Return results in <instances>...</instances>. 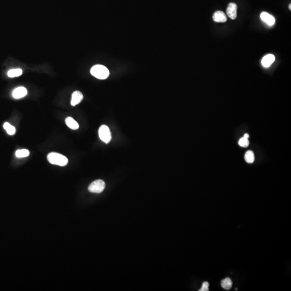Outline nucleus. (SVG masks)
<instances>
[{
  "label": "nucleus",
  "mask_w": 291,
  "mask_h": 291,
  "mask_svg": "<svg viewBox=\"0 0 291 291\" xmlns=\"http://www.w3.org/2000/svg\"><path fill=\"white\" fill-rule=\"evenodd\" d=\"M47 160L52 165H59V166H65L68 163V159L65 156L62 155L61 154L57 153H50L47 155Z\"/></svg>",
  "instance_id": "1"
},
{
  "label": "nucleus",
  "mask_w": 291,
  "mask_h": 291,
  "mask_svg": "<svg viewBox=\"0 0 291 291\" xmlns=\"http://www.w3.org/2000/svg\"><path fill=\"white\" fill-rule=\"evenodd\" d=\"M91 73L93 76L99 79H105L108 77L110 72L108 69L102 65H96L91 69Z\"/></svg>",
  "instance_id": "2"
},
{
  "label": "nucleus",
  "mask_w": 291,
  "mask_h": 291,
  "mask_svg": "<svg viewBox=\"0 0 291 291\" xmlns=\"http://www.w3.org/2000/svg\"><path fill=\"white\" fill-rule=\"evenodd\" d=\"M106 187V185L104 181L101 180H97L91 183L88 189L91 193L99 194L102 192Z\"/></svg>",
  "instance_id": "3"
},
{
  "label": "nucleus",
  "mask_w": 291,
  "mask_h": 291,
  "mask_svg": "<svg viewBox=\"0 0 291 291\" xmlns=\"http://www.w3.org/2000/svg\"><path fill=\"white\" fill-rule=\"evenodd\" d=\"M99 136L101 140L106 144H108L112 139L111 133L110 128L106 125H102L99 129Z\"/></svg>",
  "instance_id": "4"
},
{
  "label": "nucleus",
  "mask_w": 291,
  "mask_h": 291,
  "mask_svg": "<svg viewBox=\"0 0 291 291\" xmlns=\"http://www.w3.org/2000/svg\"><path fill=\"white\" fill-rule=\"evenodd\" d=\"M237 5L234 3H230L226 9L227 15L232 20L236 19V18L237 17Z\"/></svg>",
  "instance_id": "5"
},
{
  "label": "nucleus",
  "mask_w": 291,
  "mask_h": 291,
  "mask_svg": "<svg viewBox=\"0 0 291 291\" xmlns=\"http://www.w3.org/2000/svg\"><path fill=\"white\" fill-rule=\"evenodd\" d=\"M260 18L262 21L269 26H274L275 24V18L271 15L266 12H263L260 14Z\"/></svg>",
  "instance_id": "6"
},
{
  "label": "nucleus",
  "mask_w": 291,
  "mask_h": 291,
  "mask_svg": "<svg viewBox=\"0 0 291 291\" xmlns=\"http://www.w3.org/2000/svg\"><path fill=\"white\" fill-rule=\"evenodd\" d=\"M83 99V95L81 92L76 91L73 93L71 98V105L72 106L79 104Z\"/></svg>",
  "instance_id": "7"
},
{
  "label": "nucleus",
  "mask_w": 291,
  "mask_h": 291,
  "mask_svg": "<svg viewBox=\"0 0 291 291\" xmlns=\"http://www.w3.org/2000/svg\"><path fill=\"white\" fill-rule=\"evenodd\" d=\"M27 90L24 87H18L15 89L12 92V96L14 98H22L27 95Z\"/></svg>",
  "instance_id": "8"
},
{
  "label": "nucleus",
  "mask_w": 291,
  "mask_h": 291,
  "mask_svg": "<svg viewBox=\"0 0 291 291\" xmlns=\"http://www.w3.org/2000/svg\"><path fill=\"white\" fill-rule=\"evenodd\" d=\"M213 20L215 22L218 23H224L227 20L225 14L222 11H217L215 12L213 16Z\"/></svg>",
  "instance_id": "9"
},
{
  "label": "nucleus",
  "mask_w": 291,
  "mask_h": 291,
  "mask_svg": "<svg viewBox=\"0 0 291 291\" xmlns=\"http://www.w3.org/2000/svg\"><path fill=\"white\" fill-rule=\"evenodd\" d=\"M275 61V57L272 54H269L263 57L262 64L264 67H269Z\"/></svg>",
  "instance_id": "10"
},
{
  "label": "nucleus",
  "mask_w": 291,
  "mask_h": 291,
  "mask_svg": "<svg viewBox=\"0 0 291 291\" xmlns=\"http://www.w3.org/2000/svg\"><path fill=\"white\" fill-rule=\"evenodd\" d=\"M65 122L69 128H71L72 130H76L78 129L79 124L72 117H70V116L67 117L65 119Z\"/></svg>",
  "instance_id": "11"
},
{
  "label": "nucleus",
  "mask_w": 291,
  "mask_h": 291,
  "mask_svg": "<svg viewBox=\"0 0 291 291\" xmlns=\"http://www.w3.org/2000/svg\"><path fill=\"white\" fill-rule=\"evenodd\" d=\"M232 285V281L230 278H226L221 281V286L224 289L229 290L230 289Z\"/></svg>",
  "instance_id": "12"
},
{
  "label": "nucleus",
  "mask_w": 291,
  "mask_h": 291,
  "mask_svg": "<svg viewBox=\"0 0 291 291\" xmlns=\"http://www.w3.org/2000/svg\"><path fill=\"white\" fill-rule=\"evenodd\" d=\"M245 161L248 163H252L254 161V152L251 150H248L244 156Z\"/></svg>",
  "instance_id": "13"
},
{
  "label": "nucleus",
  "mask_w": 291,
  "mask_h": 291,
  "mask_svg": "<svg viewBox=\"0 0 291 291\" xmlns=\"http://www.w3.org/2000/svg\"><path fill=\"white\" fill-rule=\"evenodd\" d=\"M3 127L6 130L8 134L12 136V135L15 134L16 128L14 126L11 125L9 123L5 122L3 125Z\"/></svg>",
  "instance_id": "14"
},
{
  "label": "nucleus",
  "mask_w": 291,
  "mask_h": 291,
  "mask_svg": "<svg viewBox=\"0 0 291 291\" xmlns=\"http://www.w3.org/2000/svg\"><path fill=\"white\" fill-rule=\"evenodd\" d=\"M22 74V70L21 69H12L8 71V76L11 78L18 77Z\"/></svg>",
  "instance_id": "15"
},
{
  "label": "nucleus",
  "mask_w": 291,
  "mask_h": 291,
  "mask_svg": "<svg viewBox=\"0 0 291 291\" xmlns=\"http://www.w3.org/2000/svg\"><path fill=\"white\" fill-rule=\"evenodd\" d=\"M30 152L28 150L23 149V150H18L16 151L15 155L17 157L22 158V157H27L29 155Z\"/></svg>",
  "instance_id": "16"
},
{
  "label": "nucleus",
  "mask_w": 291,
  "mask_h": 291,
  "mask_svg": "<svg viewBox=\"0 0 291 291\" xmlns=\"http://www.w3.org/2000/svg\"><path fill=\"white\" fill-rule=\"evenodd\" d=\"M238 144L242 147H248L249 145V141L248 140V139L242 137L238 141Z\"/></svg>",
  "instance_id": "17"
},
{
  "label": "nucleus",
  "mask_w": 291,
  "mask_h": 291,
  "mask_svg": "<svg viewBox=\"0 0 291 291\" xmlns=\"http://www.w3.org/2000/svg\"><path fill=\"white\" fill-rule=\"evenodd\" d=\"M209 284L207 281H205L202 284V286L201 289H199L200 291H209Z\"/></svg>",
  "instance_id": "18"
},
{
  "label": "nucleus",
  "mask_w": 291,
  "mask_h": 291,
  "mask_svg": "<svg viewBox=\"0 0 291 291\" xmlns=\"http://www.w3.org/2000/svg\"><path fill=\"white\" fill-rule=\"evenodd\" d=\"M243 137L246 138V139H249V135L248 134H247V133H246V134H244V136H243Z\"/></svg>",
  "instance_id": "19"
},
{
  "label": "nucleus",
  "mask_w": 291,
  "mask_h": 291,
  "mask_svg": "<svg viewBox=\"0 0 291 291\" xmlns=\"http://www.w3.org/2000/svg\"><path fill=\"white\" fill-rule=\"evenodd\" d=\"M289 10H291V4H289Z\"/></svg>",
  "instance_id": "20"
}]
</instances>
